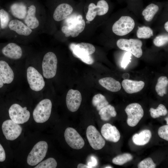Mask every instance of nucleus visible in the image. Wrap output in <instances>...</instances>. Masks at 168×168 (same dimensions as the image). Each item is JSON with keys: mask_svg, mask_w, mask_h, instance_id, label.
<instances>
[{"mask_svg": "<svg viewBox=\"0 0 168 168\" xmlns=\"http://www.w3.org/2000/svg\"><path fill=\"white\" fill-rule=\"evenodd\" d=\"M67 23L68 26H63L61 29L66 37L70 36L73 37L77 36L83 30L85 26V21L81 15L68 18Z\"/></svg>", "mask_w": 168, "mask_h": 168, "instance_id": "1", "label": "nucleus"}, {"mask_svg": "<svg viewBox=\"0 0 168 168\" xmlns=\"http://www.w3.org/2000/svg\"><path fill=\"white\" fill-rule=\"evenodd\" d=\"M52 108L51 101L45 99L40 101L33 110V117L35 122L43 123L48 120L51 114Z\"/></svg>", "mask_w": 168, "mask_h": 168, "instance_id": "2", "label": "nucleus"}, {"mask_svg": "<svg viewBox=\"0 0 168 168\" xmlns=\"http://www.w3.org/2000/svg\"><path fill=\"white\" fill-rule=\"evenodd\" d=\"M116 44L120 49L130 53L137 58H140L142 55V43L141 40L121 39L117 41Z\"/></svg>", "mask_w": 168, "mask_h": 168, "instance_id": "3", "label": "nucleus"}, {"mask_svg": "<svg viewBox=\"0 0 168 168\" xmlns=\"http://www.w3.org/2000/svg\"><path fill=\"white\" fill-rule=\"evenodd\" d=\"M48 148V145L44 141H40L33 147L27 156V161L31 166H34L40 162L45 157Z\"/></svg>", "mask_w": 168, "mask_h": 168, "instance_id": "4", "label": "nucleus"}, {"mask_svg": "<svg viewBox=\"0 0 168 168\" xmlns=\"http://www.w3.org/2000/svg\"><path fill=\"white\" fill-rule=\"evenodd\" d=\"M57 62V58L54 53L49 52L45 54L42 64L43 75L45 78L50 79L55 76Z\"/></svg>", "mask_w": 168, "mask_h": 168, "instance_id": "5", "label": "nucleus"}, {"mask_svg": "<svg viewBox=\"0 0 168 168\" xmlns=\"http://www.w3.org/2000/svg\"><path fill=\"white\" fill-rule=\"evenodd\" d=\"M135 25L134 21L131 17L122 16L114 23L112 30L115 35L123 36L131 32L133 29Z\"/></svg>", "mask_w": 168, "mask_h": 168, "instance_id": "6", "label": "nucleus"}, {"mask_svg": "<svg viewBox=\"0 0 168 168\" xmlns=\"http://www.w3.org/2000/svg\"><path fill=\"white\" fill-rule=\"evenodd\" d=\"M26 107H22L17 104H14L10 107L9 114L11 119L16 124H23L29 119L30 114Z\"/></svg>", "mask_w": 168, "mask_h": 168, "instance_id": "7", "label": "nucleus"}, {"mask_svg": "<svg viewBox=\"0 0 168 168\" xmlns=\"http://www.w3.org/2000/svg\"><path fill=\"white\" fill-rule=\"evenodd\" d=\"M125 110L128 116L127 123L130 127L136 126L144 115V111L142 106L137 103L128 105Z\"/></svg>", "mask_w": 168, "mask_h": 168, "instance_id": "8", "label": "nucleus"}, {"mask_svg": "<svg viewBox=\"0 0 168 168\" xmlns=\"http://www.w3.org/2000/svg\"><path fill=\"white\" fill-rule=\"evenodd\" d=\"M27 78L30 89L35 91L42 90L45 82L42 75L34 67L30 66L27 70Z\"/></svg>", "mask_w": 168, "mask_h": 168, "instance_id": "9", "label": "nucleus"}, {"mask_svg": "<svg viewBox=\"0 0 168 168\" xmlns=\"http://www.w3.org/2000/svg\"><path fill=\"white\" fill-rule=\"evenodd\" d=\"M86 136L91 146L93 149L100 150L105 146V141L95 126L91 125L88 127Z\"/></svg>", "mask_w": 168, "mask_h": 168, "instance_id": "10", "label": "nucleus"}, {"mask_svg": "<svg viewBox=\"0 0 168 168\" xmlns=\"http://www.w3.org/2000/svg\"><path fill=\"white\" fill-rule=\"evenodd\" d=\"M64 136L67 143L73 149H80L84 145L85 142L83 139L73 128H67L65 131Z\"/></svg>", "mask_w": 168, "mask_h": 168, "instance_id": "11", "label": "nucleus"}, {"mask_svg": "<svg viewBox=\"0 0 168 168\" xmlns=\"http://www.w3.org/2000/svg\"><path fill=\"white\" fill-rule=\"evenodd\" d=\"M2 128L4 135L6 139L9 140H13L16 139L22 131L21 127L11 119L5 121L2 124Z\"/></svg>", "mask_w": 168, "mask_h": 168, "instance_id": "12", "label": "nucleus"}, {"mask_svg": "<svg viewBox=\"0 0 168 168\" xmlns=\"http://www.w3.org/2000/svg\"><path fill=\"white\" fill-rule=\"evenodd\" d=\"M82 100V95L78 91L71 89L68 91L66 97V103L69 111H76L80 106Z\"/></svg>", "mask_w": 168, "mask_h": 168, "instance_id": "13", "label": "nucleus"}, {"mask_svg": "<svg viewBox=\"0 0 168 168\" xmlns=\"http://www.w3.org/2000/svg\"><path fill=\"white\" fill-rule=\"evenodd\" d=\"M101 132L103 137L109 141L116 142L120 139V135L119 130L115 126L109 123L102 126Z\"/></svg>", "mask_w": 168, "mask_h": 168, "instance_id": "14", "label": "nucleus"}, {"mask_svg": "<svg viewBox=\"0 0 168 168\" xmlns=\"http://www.w3.org/2000/svg\"><path fill=\"white\" fill-rule=\"evenodd\" d=\"M8 26L10 30L21 35L29 36L32 32L31 29L17 19H13L10 21Z\"/></svg>", "mask_w": 168, "mask_h": 168, "instance_id": "15", "label": "nucleus"}, {"mask_svg": "<svg viewBox=\"0 0 168 168\" xmlns=\"http://www.w3.org/2000/svg\"><path fill=\"white\" fill-rule=\"evenodd\" d=\"M2 53L6 57L13 59L20 58L22 55L21 47L14 43L7 44L2 49Z\"/></svg>", "mask_w": 168, "mask_h": 168, "instance_id": "16", "label": "nucleus"}, {"mask_svg": "<svg viewBox=\"0 0 168 168\" xmlns=\"http://www.w3.org/2000/svg\"><path fill=\"white\" fill-rule=\"evenodd\" d=\"M73 8L69 4L66 3L58 5L55 10L53 17L56 21H59L66 18L72 12Z\"/></svg>", "mask_w": 168, "mask_h": 168, "instance_id": "17", "label": "nucleus"}, {"mask_svg": "<svg viewBox=\"0 0 168 168\" xmlns=\"http://www.w3.org/2000/svg\"><path fill=\"white\" fill-rule=\"evenodd\" d=\"M0 75L3 84L11 83L14 78L13 72L6 62L0 61Z\"/></svg>", "mask_w": 168, "mask_h": 168, "instance_id": "18", "label": "nucleus"}, {"mask_svg": "<svg viewBox=\"0 0 168 168\" xmlns=\"http://www.w3.org/2000/svg\"><path fill=\"white\" fill-rule=\"evenodd\" d=\"M122 85L127 93L132 94L141 91L144 87L145 83L142 81H133L126 79L122 81Z\"/></svg>", "mask_w": 168, "mask_h": 168, "instance_id": "19", "label": "nucleus"}, {"mask_svg": "<svg viewBox=\"0 0 168 168\" xmlns=\"http://www.w3.org/2000/svg\"><path fill=\"white\" fill-rule=\"evenodd\" d=\"M36 8L33 5L30 6L27 11L25 18V23L32 30L37 28L39 26V21L36 16Z\"/></svg>", "mask_w": 168, "mask_h": 168, "instance_id": "20", "label": "nucleus"}, {"mask_svg": "<svg viewBox=\"0 0 168 168\" xmlns=\"http://www.w3.org/2000/svg\"><path fill=\"white\" fill-rule=\"evenodd\" d=\"M99 82L103 87L112 92L119 91L121 88L120 83L110 77H105L99 80Z\"/></svg>", "mask_w": 168, "mask_h": 168, "instance_id": "21", "label": "nucleus"}, {"mask_svg": "<svg viewBox=\"0 0 168 168\" xmlns=\"http://www.w3.org/2000/svg\"><path fill=\"white\" fill-rule=\"evenodd\" d=\"M152 137V133L149 130H144L139 133L134 134L132 137L134 143L136 145H144L148 142Z\"/></svg>", "mask_w": 168, "mask_h": 168, "instance_id": "22", "label": "nucleus"}, {"mask_svg": "<svg viewBox=\"0 0 168 168\" xmlns=\"http://www.w3.org/2000/svg\"><path fill=\"white\" fill-rule=\"evenodd\" d=\"M11 10L13 15L19 19H25L27 14L26 7L21 3L13 4L11 7Z\"/></svg>", "mask_w": 168, "mask_h": 168, "instance_id": "23", "label": "nucleus"}, {"mask_svg": "<svg viewBox=\"0 0 168 168\" xmlns=\"http://www.w3.org/2000/svg\"><path fill=\"white\" fill-rule=\"evenodd\" d=\"M75 44H71L70 45V48L72 51L73 56L78 58L83 62L87 64H92L94 62V60L91 55L85 54L80 52L74 47Z\"/></svg>", "mask_w": 168, "mask_h": 168, "instance_id": "24", "label": "nucleus"}, {"mask_svg": "<svg viewBox=\"0 0 168 168\" xmlns=\"http://www.w3.org/2000/svg\"><path fill=\"white\" fill-rule=\"evenodd\" d=\"M99 114L102 120L108 121L111 117H115L117 113L114 108L111 105L108 104L99 110Z\"/></svg>", "mask_w": 168, "mask_h": 168, "instance_id": "25", "label": "nucleus"}, {"mask_svg": "<svg viewBox=\"0 0 168 168\" xmlns=\"http://www.w3.org/2000/svg\"><path fill=\"white\" fill-rule=\"evenodd\" d=\"M159 9L158 6L153 3H151L147 6L142 13L145 20L147 21H151Z\"/></svg>", "mask_w": 168, "mask_h": 168, "instance_id": "26", "label": "nucleus"}, {"mask_svg": "<svg viewBox=\"0 0 168 168\" xmlns=\"http://www.w3.org/2000/svg\"><path fill=\"white\" fill-rule=\"evenodd\" d=\"M168 85V80L166 76L159 77L155 87V90L158 95L162 97L167 93V87Z\"/></svg>", "mask_w": 168, "mask_h": 168, "instance_id": "27", "label": "nucleus"}, {"mask_svg": "<svg viewBox=\"0 0 168 168\" xmlns=\"http://www.w3.org/2000/svg\"><path fill=\"white\" fill-rule=\"evenodd\" d=\"M92 102L93 105L98 111L109 104L105 97L101 94L95 95L92 98Z\"/></svg>", "mask_w": 168, "mask_h": 168, "instance_id": "28", "label": "nucleus"}, {"mask_svg": "<svg viewBox=\"0 0 168 168\" xmlns=\"http://www.w3.org/2000/svg\"><path fill=\"white\" fill-rule=\"evenodd\" d=\"M74 47L80 52L89 55L93 54L95 51L94 46L88 43L82 42L75 44Z\"/></svg>", "mask_w": 168, "mask_h": 168, "instance_id": "29", "label": "nucleus"}, {"mask_svg": "<svg viewBox=\"0 0 168 168\" xmlns=\"http://www.w3.org/2000/svg\"><path fill=\"white\" fill-rule=\"evenodd\" d=\"M137 31V36L139 39H148L153 36L152 30L149 27L143 26L138 27Z\"/></svg>", "mask_w": 168, "mask_h": 168, "instance_id": "30", "label": "nucleus"}, {"mask_svg": "<svg viewBox=\"0 0 168 168\" xmlns=\"http://www.w3.org/2000/svg\"><path fill=\"white\" fill-rule=\"evenodd\" d=\"M149 111L151 117L153 118H158L161 116H165L167 113L166 108L162 104L159 105L156 109L150 108Z\"/></svg>", "mask_w": 168, "mask_h": 168, "instance_id": "31", "label": "nucleus"}, {"mask_svg": "<svg viewBox=\"0 0 168 168\" xmlns=\"http://www.w3.org/2000/svg\"><path fill=\"white\" fill-rule=\"evenodd\" d=\"M132 159L133 156L131 154L125 153L115 157L113 159L112 161L115 165H122L131 161Z\"/></svg>", "mask_w": 168, "mask_h": 168, "instance_id": "32", "label": "nucleus"}, {"mask_svg": "<svg viewBox=\"0 0 168 168\" xmlns=\"http://www.w3.org/2000/svg\"><path fill=\"white\" fill-rule=\"evenodd\" d=\"M57 165L56 160L50 157L40 162L35 168H55Z\"/></svg>", "mask_w": 168, "mask_h": 168, "instance_id": "33", "label": "nucleus"}, {"mask_svg": "<svg viewBox=\"0 0 168 168\" xmlns=\"http://www.w3.org/2000/svg\"><path fill=\"white\" fill-rule=\"evenodd\" d=\"M109 5L107 2L104 0L98 1L96 5L97 15L102 16L106 14L109 10Z\"/></svg>", "mask_w": 168, "mask_h": 168, "instance_id": "34", "label": "nucleus"}, {"mask_svg": "<svg viewBox=\"0 0 168 168\" xmlns=\"http://www.w3.org/2000/svg\"><path fill=\"white\" fill-rule=\"evenodd\" d=\"M10 16L8 13L3 9H0V26L2 29H4L7 27L10 22Z\"/></svg>", "mask_w": 168, "mask_h": 168, "instance_id": "35", "label": "nucleus"}, {"mask_svg": "<svg viewBox=\"0 0 168 168\" xmlns=\"http://www.w3.org/2000/svg\"><path fill=\"white\" fill-rule=\"evenodd\" d=\"M96 5L94 3H91L88 6V11L86 13V18L89 21H92L97 15Z\"/></svg>", "mask_w": 168, "mask_h": 168, "instance_id": "36", "label": "nucleus"}, {"mask_svg": "<svg viewBox=\"0 0 168 168\" xmlns=\"http://www.w3.org/2000/svg\"><path fill=\"white\" fill-rule=\"evenodd\" d=\"M168 42V35H161L156 37L154 39V44L156 46L159 47L162 46Z\"/></svg>", "mask_w": 168, "mask_h": 168, "instance_id": "37", "label": "nucleus"}, {"mask_svg": "<svg viewBox=\"0 0 168 168\" xmlns=\"http://www.w3.org/2000/svg\"><path fill=\"white\" fill-rule=\"evenodd\" d=\"M138 167V168H155L156 167V165L152 159L148 157L139 162Z\"/></svg>", "mask_w": 168, "mask_h": 168, "instance_id": "38", "label": "nucleus"}, {"mask_svg": "<svg viewBox=\"0 0 168 168\" xmlns=\"http://www.w3.org/2000/svg\"><path fill=\"white\" fill-rule=\"evenodd\" d=\"M159 137L167 141H168V125H164L161 127L158 130Z\"/></svg>", "mask_w": 168, "mask_h": 168, "instance_id": "39", "label": "nucleus"}, {"mask_svg": "<svg viewBox=\"0 0 168 168\" xmlns=\"http://www.w3.org/2000/svg\"><path fill=\"white\" fill-rule=\"evenodd\" d=\"M131 54L128 52H126L124 54L121 63V67L125 69L131 62Z\"/></svg>", "mask_w": 168, "mask_h": 168, "instance_id": "40", "label": "nucleus"}, {"mask_svg": "<svg viewBox=\"0 0 168 168\" xmlns=\"http://www.w3.org/2000/svg\"><path fill=\"white\" fill-rule=\"evenodd\" d=\"M6 159L5 151L2 145L0 144V162H3Z\"/></svg>", "mask_w": 168, "mask_h": 168, "instance_id": "41", "label": "nucleus"}, {"mask_svg": "<svg viewBox=\"0 0 168 168\" xmlns=\"http://www.w3.org/2000/svg\"><path fill=\"white\" fill-rule=\"evenodd\" d=\"M91 158V161L88 163L87 165L91 168H92L93 167L96 166L97 165V161L96 158L93 156H92Z\"/></svg>", "mask_w": 168, "mask_h": 168, "instance_id": "42", "label": "nucleus"}, {"mask_svg": "<svg viewBox=\"0 0 168 168\" xmlns=\"http://www.w3.org/2000/svg\"><path fill=\"white\" fill-rule=\"evenodd\" d=\"M78 168H91L89 166L82 163L79 164L77 166Z\"/></svg>", "mask_w": 168, "mask_h": 168, "instance_id": "43", "label": "nucleus"}, {"mask_svg": "<svg viewBox=\"0 0 168 168\" xmlns=\"http://www.w3.org/2000/svg\"><path fill=\"white\" fill-rule=\"evenodd\" d=\"M164 27L166 31L168 32V21L166 22L165 24Z\"/></svg>", "mask_w": 168, "mask_h": 168, "instance_id": "44", "label": "nucleus"}, {"mask_svg": "<svg viewBox=\"0 0 168 168\" xmlns=\"http://www.w3.org/2000/svg\"><path fill=\"white\" fill-rule=\"evenodd\" d=\"M3 85V83L0 75V88L2 87Z\"/></svg>", "mask_w": 168, "mask_h": 168, "instance_id": "45", "label": "nucleus"}, {"mask_svg": "<svg viewBox=\"0 0 168 168\" xmlns=\"http://www.w3.org/2000/svg\"><path fill=\"white\" fill-rule=\"evenodd\" d=\"M165 119L166 121L167 125H168V117H167L166 118H165Z\"/></svg>", "mask_w": 168, "mask_h": 168, "instance_id": "46", "label": "nucleus"}, {"mask_svg": "<svg viewBox=\"0 0 168 168\" xmlns=\"http://www.w3.org/2000/svg\"><path fill=\"white\" fill-rule=\"evenodd\" d=\"M105 168H112V167H111L110 166H106V167H105Z\"/></svg>", "mask_w": 168, "mask_h": 168, "instance_id": "47", "label": "nucleus"}, {"mask_svg": "<svg viewBox=\"0 0 168 168\" xmlns=\"http://www.w3.org/2000/svg\"><path fill=\"white\" fill-rule=\"evenodd\" d=\"M86 23H90V21H86Z\"/></svg>", "mask_w": 168, "mask_h": 168, "instance_id": "48", "label": "nucleus"}]
</instances>
